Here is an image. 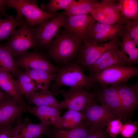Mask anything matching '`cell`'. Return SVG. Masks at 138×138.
Instances as JSON below:
<instances>
[{"mask_svg":"<svg viewBox=\"0 0 138 138\" xmlns=\"http://www.w3.org/2000/svg\"><path fill=\"white\" fill-rule=\"evenodd\" d=\"M124 29L123 23L110 25L96 21L90 29L87 38L96 43L119 41V37H121Z\"/></svg>","mask_w":138,"mask_h":138,"instance_id":"8fae6325","label":"cell"},{"mask_svg":"<svg viewBox=\"0 0 138 138\" xmlns=\"http://www.w3.org/2000/svg\"><path fill=\"white\" fill-rule=\"evenodd\" d=\"M13 127V125H0V138H12Z\"/></svg>","mask_w":138,"mask_h":138,"instance_id":"e575fe53","label":"cell"},{"mask_svg":"<svg viewBox=\"0 0 138 138\" xmlns=\"http://www.w3.org/2000/svg\"><path fill=\"white\" fill-rule=\"evenodd\" d=\"M6 7L5 0H0V14L4 16L6 19L14 18L13 16H9L7 14L6 12Z\"/></svg>","mask_w":138,"mask_h":138,"instance_id":"8d00e7d4","label":"cell"},{"mask_svg":"<svg viewBox=\"0 0 138 138\" xmlns=\"http://www.w3.org/2000/svg\"><path fill=\"white\" fill-rule=\"evenodd\" d=\"M81 112L84 116V121L89 129L90 131L106 128L111 120L119 119L109 109L98 104L94 98Z\"/></svg>","mask_w":138,"mask_h":138,"instance_id":"5b68a950","label":"cell"},{"mask_svg":"<svg viewBox=\"0 0 138 138\" xmlns=\"http://www.w3.org/2000/svg\"><path fill=\"white\" fill-rule=\"evenodd\" d=\"M97 1L95 0H74L63 14L70 16L88 14Z\"/></svg>","mask_w":138,"mask_h":138,"instance_id":"83f0119b","label":"cell"},{"mask_svg":"<svg viewBox=\"0 0 138 138\" xmlns=\"http://www.w3.org/2000/svg\"><path fill=\"white\" fill-rule=\"evenodd\" d=\"M121 37L122 40L120 43L119 47L126 58L127 66L137 64L138 63V46L126 34L124 29Z\"/></svg>","mask_w":138,"mask_h":138,"instance_id":"603a6c76","label":"cell"},{"mask_svg":"<svg viewBox=\"0 0 138 138\" xmlns=\"http://www.w3.org/2000/svg\"><path fill=\"white\" fill-rule=\"evenodd\" d=\"M59 94L64 97V100L59 102V109L67 108L81 112L95 97L93 92L91 93L85 89L78 87H71L67 91L60 89L57 92V94Z\"/></svg>","mask_w":138,"mask_h":138,"instance_id":"ba28073f","label":"cell"},{"mask_svg":"<svg viewBox=\"0 0 138 138\" xmlns=\"http://www.w3.org/2000/svg\"><path fill=\"white\" fill-rule=\"evenodd\" d=\"M14 61L19 68L25 70H42L54 75L56 74L58 69L40 52H27L22 56L14 60Z\"/></svg>","mask_w":138,"mask_h":138,"instance_id":"4fadbf2b","label":"cell"},{"mask_svg":"<svg viewBox=\"0 0 138 138\" xmlns=\"http://www.w3.org/2000/svg\"><path fill=\"white\" fill-rule=\"evenodd\" d=\"M25 70V73L36 83L42 85L46 90H48L51 81L54 80L56 76V74L53 75L42 70L31 69Z\"/></svg>","mask_w":138,"mask_h":138,"instance_id":"f546056e","label":"cell"},{"mask_svg":"<svg viewBox=\"0 0 138 138\" xmlns=\"http://www.w3.org/2000/svg\"><path fill=\"white\" fill-rule=\"evenodd\" d=\"M12 52L8 45H0V70L7 71L17 77L21 72L13 58Z\"/></svg>","mask_w":138,"mask_h":138,"instance_id":"cb8c5ba5","label":"cell"},{"mask_svg":"<svg viewBox=\"0 0 138 138\" xmlns=\"http://www.w3.org/2000/svg\"><path fill=\"white\" fill-rule=\"evenodd\" d=\"M17 77L16 86L20 96L27 97L33 91L38 90L35 81L25 72L19 73Z\"/></svg>","mask_w":138,"mask_h":138,"instance_id":"4316f807","label":"cell"},{"mask_svg":"<svg viewBox=\"0 0 138 138\" xmlns=\"http://www.w3.org/2000/svg\"><path fill=\"white\" fill-rule=\"evenodd\" d=\"M137 130V122L129 121L123 125L120 133L126 138H130Z\"/></svg>","mask_w":138,"mask_h":138,"instance_id":"836d02e7","label":"cell"},{"mask_svg":"<svg viewBox=\"0 0 138 138\" xmlns=\"http://www.w3.org/2000/svg\"><path fill=\"white\" fill-rule=\"evenodd\" d=\"M64 30L58 32L47 48L50 57L57 63L65 65L71 62L77 55L83 40Z\"/></svg>","mask_w":138,"mask_h":138,"instance_id":"6da1fadb","label":"cell"},{"mask_svg":"<svg viewBox=\"0 0 138 138\" xmlns=\"http://www.w3.org/2000/svg\"><path fill=\"white\" fill-rule=\"evenodd\" d=\"M106 138H109L108 137H107H107Z\"/></svg>","mask_w":138,"mask_h":138,"instance_id":"ab89813d","label":"cell"},{"mask_svg":"<svg viewBox=\"0 0 138 138\" xmlns=\"http://www.w3.org/2000/svg\"><path fill=\"white\" fill-rule=\"evenodd\" d=\"M123 124L120 119H116L111 120L107 126L106 130L110 136L114 138L121 132Z\"/></svg>","mask_w":138,"mask_h":138,"instance_id":"d6a6232c","label":"cell"},{"mask_svg":"<svg viewBox=\"0 0 138 138\" xmlns=\"http://www.w3.org/2000/svg\"><path fill=\"white\" fill-rule=\"evenodd\" d=\"M65 17L66 15L63 13L59 14L34 28L39 47L42 49L47 47L60 28L64 26Z\"/></svg>","mask_w":138,"mask_h":138,"instance_id":"30bf717a","label":"cell"},{"mask_svg":"<svg viewBox=\"0 0 138 138\" xmlns=\"http://www.w3.org/2000/svg\"><path fill=\"white\" fill-rule=\"evenodd\" d=\"M54 96L52 92L48 90L33 91L26 97L28 101V108L30 105L34 104L37 106H47L59 109V102Z\"/></svg>","mask_w":138,"mask_h":138,"instance_id":"44dd1931","label":"cell"},{"mask_svg":"<svg viewBox=\"0 0 138 138\" xmlns=\"http://www.w3.org/2000/svg\"><path fill=\"white\" fill-rule=\"evenodd\" d=\"M94 99L101 105L112 111L121 120H124L122 110L115 85L93 88Z\"/></svg>","mask_w":138,"mask_h":138,"instance_id":"9a60e30c","label":"cell"},{"mask_svg":"<svg viewBox=\"0 0 138 138\" xmlns=\"http://www.w3.org/2000/svg\"><path fill=\"white\" fill-rule=\"evenodd\" d=\"M26 110L8 95L0 103V125H13Z\"/></svg>","mask_w":138,"mask_h":138,"instance_id":"ac0fdd59","label":"cell"},{"mask_svg":"<svg viewBox=\"0 0 138 138\" xmlns=\"http://www.w3.org/2000/svg\"><path fill=\"white\" fill-rule=\"evenodd\" d=\"M107 133L106 128L95 130L90 131L86 138H106Z\"/></svg>","mask_w":138,"mask_h":138,"instance_id":"d590c367","label":"cell"},{"mask_svg":"<svg viewBox=\"0 0 138 138\" xmlns=\"http://www.w3.org/2000/svg\"><path fill=\"white\" fill-rule=\"evenodd\" d=\"M8 95L5 92L0 89V103Z\"/></svg>","mask_w":138,"mask_h":138,"instance_id":"74e56055","label":"cell"},{"mask_svg":"<svg viewBox=\"0 0 138 138\" xmlns=\"http://www.w3.org/2000/svg\"><path fill=\"white\" fill-rule=\"evenodd\" d=\"M117 7L123 22L126 19L138 21V0H118Z\"/></svg>","mask_w":138,"mask_h":138,"instance_id":"484cf974","label":"cell"},{"mask_svg":"<svg viewBox=\"0 0 138 138\" xmlns=\"http://www.w3.org/2000/svg\"><path fill=\"white\" fill-rule=\"evenodd\" d=\"M90 132L89 129L83 121L72 129L60 130L54 127L50 134L52 138H86Z\"/></svg>","mask_w":138,"mask_h":138,"instance_id":"d4e9b609","label":"cell"},{"mask_svg":"<svg viewBox=\"0 0 138 138\" xmlns=\"http://www.w3.org/2000/svg\"><path fill=\"white\" fill-rule=\"evenodd\" d=\"M54 128L41 123H33L27 118L22 122L21 118L14 126L12 138H39L43 135L50 134Z\"/></svg>","mask_w":138,"mask_h":138,"instance_id":"2e32d148","label":"cell"},{"mask_svg":"<svg viewBox=\"0 0 138 138\" xmlns=\"http://www.w3.org/2000/svg\"><path fill=\"white\" fill-rule=\"evenodd\" d=\"M118 0L97 1L89 13L96 21L107 24L123 23L117 7Z\"/></svg>","mask_w":138,"mask_h":138,"instance_id":"9c48e42d","label":"cell"},{"mask_svg":"<svg viewBox=\"0 0 138 138\" xmlns=\"http://www.w3.org/2000/svg\"><path fill=\"white\" fill-rule=\"evenodd\" d=\"M120 41L94 43L86 38L83 40L76 63L86 69L93 65L108 49L120 43Z\"/></svg>","mask_w":138,"mask_h":138,"instance_id":"52a82bcc","label":"cell"},{"mask_svg":"<svg viewBox=\"0 0 138 138\" xmlns=\"http://www.w3.org/2000/svg\"><path fill=\"white\" fill-rule=\"evenodd\" d=\"M138 75L137 67L118 66L107 68L91 76L96 83L105 87L127 82L130 78Z\"/></svg>","mask_w":138,"mask_h":138,"instance_id":"8992f818","label":"cell"},{"mask_svg":"<svg viewBox=\"0 0 138 138\" xmlns=\"http://www.w3.org/2000/svg\"><path fill=\"white\" fill-rule=\"evenodd\" d=\"M55 81L50 91L56 95L59 87L68 86L71 87L85 88L88 90L94 88L96 83L91 76H86L84 68L76 62H71L58 68Z\"/></svg>","mask_w":138,"mask_h":138,"instance_id":"7a4b0ae2","label":"cell"},{"mask_svg":"<svg viewBox=\"0 0 138 138\" xmlns=\"http://www.w3.org/2000/svg\"><path fill=\"white\" fill-rule=\"evenodd\" d=\"M120 100L124 120L132 116L138 106V83L115 85Z\"/></svg>","mask_w":138,"mask_h":138,"instance_id":"7c38bea8","label":"cell"},{"mask_svg":"<svg viewBox=\"0 0 138 138\" xmlns=\"http://www.w3.org/2000/svg\"><path fill=\"white\" fill-rule=\"evenodd\" d=\"M0 14V41L8 39L16 28L20 26L24 20L22 17L17 15L15 18L2 19Z\"/></svg>","mask_w":138,"mask_h":138,"instance_id":"f1b7e54d","label":"cell"},{"mask_svg":"<svg viewBox=\"0 0 138 138\" xmlns=\"http://www.w3.org/2000/svg\"><path fill=\"white\" fill-rule=\"evenodd\" d=\"M14 77L9 72L0 70V89L14 98L20 106L27 110V104L19 94Z\"/></svg>","mask_w":138,"mask_h":138,"instance_id":"d6986e66","label":"cell"},{"mask_svg":"<svg viewBox=\"0 0 138 138\" xmlns=\"http://www.w3.org/2000/svg\"><path fill=\"white\" fill-rule=\"evenodd\" d=\"M27 110L38 118L41 123L45 125L52 124L54 126L60 117V110L55 108L35 106L29 107Z\"/></svg>","mask_w":138,"mask_h":138,"instance_id":"ffe728a7","label":"cell"},{"mask_svg":"<svg viewBox=\"0 0 138 138\" xmlns=\"http://www.w3.org/2000/svg\"><path fill=\"white\" fill-rule=\"evenodd\" d=\"M7 7L14 8L17 15L24 17L28 25L32 27L51 19L59 13L49 14L43 11L36 0H5Z\"/></svg>","mask_w":138,"mask_h":138,"instance_id":"277c9868","label":"cell"},{"mask_svg":"<svg viewBox=\"0 0 138 138\" xmlns=\"http://www.w3.org/2000/svg\"><path fill=\"white\" fill-rule=\"evenodd\" d=\"M83 121L84 116L81 112L69 110L60 117L54 126L60 130L72 129L79 125Z\"/></svg>","mask_w":138,"mask_h":138,"instance_id":"7402d4cb","label":"cell"},{"mask_svg":"<svg viewBox=\"0 0 138 138\" xmlns=\"http://www.w3.org/2000/svg\"><path fill=\"white\" fill-rule=\"evenodd\" d=\"M124 30L126 34L138 45V21L126 19L123 21Z\"/></svg>","mask_w":138,"mask_h":138,"instance_id":"1f68e13d","label":"cell"},{"mask_svg":"<svg viewBox=\"0 0 138 138\" xmlns=\"http://www.w3.org/2000/svg\"><path fill=\"white\" fill-rule=\"evenodd\" d=\"M75 0H50L47 4L42 3L41 9L44 12L49 14H54L58 10H66Z\"/></svg>","mask_w":138,"mask_h":138,"instance_id":"4dcf8cb0","label":"cell"},{"mask_svg":"<svg viewBox=\"0 0 138 138\" xmlns=\"http://www.w3.org/2000/svg\"><path fill=\"white\" fill-rule=\"evenodd\" d=\"M135 138V137H132V138H131H131Z\"/></svg>","mask_w":138,"mask_h":138,"instance_id":"f35d334b","label":"cell"},{"mask_svg":"<svg viewBox=\"0 0 138 138\" xmlns=\"http://www.w3.org/2000/svg\"><path fill=\"white\" fill-rule=\"evenodd\" d=\"M5 45L10 48L13 56L17 58L22 56L29 49L39 47L34 28L29 26L26 20L14 30Z\"/></svg>","mask_w":138,"mask_h":138,"instance_id":"3957f363","label":"cell"},{"mask_svg":"<svg viewBox=\"0 0 138 138\" xmlns=\"http://www.w3.org/2000/svg\"><path fill=\"white\" fill-rule=\"evenodd\" d=\"M96 21L89 14L71 16L66 15L63 26L65 29L83 40L87 38L90 29Z\"/></svg>","mask_w":138,"mask_h":138,"instance_id":"e0dca14e","label":"cell"},{"mask_svg":"<svg viewBox=\"0 0 138 138\" xmlns=\"http://www.w3.org/2000/svg\"><path fill=\"white\" fill-rule=\"evenodd\" d=\"M120 43L107 50L92 66L87 69L91 75L113 66H127L126 58L119 48Z\"/></svg>","mask_w":138,"mask_h":138,"instance_id":"5bb4252c","label":"cell"}]
</instances>
